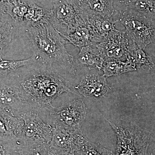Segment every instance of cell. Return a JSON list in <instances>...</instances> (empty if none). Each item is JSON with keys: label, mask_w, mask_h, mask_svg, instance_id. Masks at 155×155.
I'll use <instances>...</instances> for the list:
<instances>
[{"label": "cell", "mask_w": 155, "mask_h": 155, "mask_svg": "<svg viewBox=\"0 0 155 155\" xmlns=\"http://www.w3.org/2000/svg\"><path fill=\"white\" fill-rule=\"evenodd\" d=\"M106 61L104 52L98 44L81 48L77 55L74 56L73 73L84 68L102 70Z\"/></svg>", "instance_id": "7c38bea8"}, {"label": "cell", "mask_w": 155, "mask_h": 155, "mask_svg": "<svg viewBox=\"0 0 155 155\" xmlns=\"http://www.w3.org/2000/svg\"><path fill=\"white\" fill-rule=\"evenodd\" d=\"M26 31L34 54L41 61L58 66L72 75L74 56L67 51L66 40L51 22L27 27Z\"/></svg>", "instance_id": "7a4b0ae2"}, {"label": "cell", "mask_w": 155, "mask_h": 155, "mask_svg": "<svg viewBox=\"0 0 155 155\" xmlns=\"http://www.w3.org/2000/svg\"><path fill=\"white\" fill-rule=\"evenodd\" d=\"M6 14H8L15 23L23 24L28 8V4L22 0L5 2Z\"/></svg>", "instance_id": "ffe728a7"}, {"label": "cell", "mask_w": 155, "mask_h": 155, "mask_svg": "<svg viewBox=\"0 0 155 155\" xmlns=\"http://www.w3.org/2000/svg\"><path fill=\"white\" fill-rule=\"evenodd\" d=\"M14 22H10L0 18V61L2 59L4 50L11 43L15 29Z\"/></svg>", "instance_id": "603a6c76"}, {"label": "cell", "mask_w": 155, "mask_h": 155, "mask_svg": "<svg viewBox=\"0 0 155 155\" xmlns=\"http://www.w3.org/2000/svg\"><path fill=\"white\" fill-rule=\"evenodd\" d=\"M39 60V56L34 53L31 57L25 60L19 61L2 60L0 61V75L4 76L8 75L22 67L34 64Z\"/></svg>", "instance_id": "7402d4cb"}, {"label": "cell", "mask_w": 155, "mask_h": 155, "mask_svg": "<svg viewBox=\"0 0 155 155\" xmlns=\"http://www.w3.org/2000/svg\"><path fill=\"white\" fill-rule=\"evenodd\" d=\"M125 60L133 64L136 69L150 70L154 67V64L151 57L132 41L128 47Z\"/></svg>", "instance_id": "2e32d148"}, {"label": "cell", "mask_w": 155, "mask_h": 155, "mask_svg": "<svg viewBox=\"0 0 155 155\" xmlns=\"http://www.w3.org/2000/svg\"><path fill=\"white\" fill-rule=\"evenodd\" d=\"M131 40L125 31L115 29L98 45L101 48L106 61H125Z\"/></svg>", "instance_id": "8fae6325"}, {"label": "cell", "mask_w": 155, "mask_h": 155, "mask_svg": "<svg viewBox=\"0 0 155 155\" xmlns=\"http://www.w3.org/2000/svg\"><path fill=\"white\" fill-rule=\"evenodd\" d=\"M49 145H25L19 141L16 152L17 155H54L51 151Z\"/></svg>", "instance_id": "d4e9b609"}, {"label": "cell", "mask_w": 155, "mask_h": 155, "mask_svg": "<svg viewBox=\"0 0 155 155\" xmlns=\"http://www.w3.org/2000/svg\"><path fill=\"white\" fill-rule=\"evenodd\" d=\"M86 15L87 22L104 39L109 34L116 29L115 24L118 22L115 19L101 16Z\"/></svg>", "instance_id": "ac0fdd59"}, {"label": "cell", "mask_w": 155, "mask_h": 155, "mask_svg": "<svg viewBox=\"0 0 155 155\" xmlns=\"http://www.w3.org/2000/svg\"><path fill=\"white\" fill-rule=\"evenodd\" d=\"M0 108L17 116L19 113L32 111L22 101L19 86L11 74L0 76Z\"/></svg>", "instance_id": "ba28073f"}, {"label": "cell", "mask_w": 155, "mask_h": 155, "mask_svg": "<svg viewBox=\"0 0 155 155\" xmlns=\"http://www.w3.org/2000/svg\"><path fill=\"white\" fill-rule=\"evenodd\" d=\"M24 122L21 141L25 145L49 144L54 127L34 111L22 112L17 115Z\"/></svg>", "instance_id": "52a82bcc"}, {"label": "cell", "mask_w": 155, "mask_h": 155, "mask_svg": "<svg viewBox=\"0 0 155 155\" xmlns=\"http://www.w3.org/2000/svg\"><path fill=\"white\" fill-rule=\"evenodd\" d=\"M17 140L5 141L0 140V155H14L17 153Z\"/></svg>", "instance_id": "484cf974"}, {"label": "cell", "mask_w": 155, "mask_h": 155, "mask_svg": "<svg viewBox=\"0 0 155 155\" xmlns=\"http://www.w3.org/2000/svg\"><path fill=\"white\" fill-rule=\"evenodd\" d=\"M75 155H114L110 150L98 143H93L86 139L74 152Z\"/></svg>", "instance_id": "cb8c5ba5"}, {"label": "cell", "mask_w": 155, "mask_h": 155, "mask_svg": "<svg viewBox=\"0 0 155 155\" xmlns=\"http://www.w3.org/2000/svg\"><path fill=\"white\" fill-rule=\"evenodd\" d=\"M120 2L147 18L155 19V0H126Z\"/></svg>", "instance_id": "44dd1931"}, {"label": "cell", "mask_w": 155, "mask_h": 155, "mask_svg": "<svg viewBox=\"0 0 155 155\" xmlns=\"http://www.w3.org/2000/svg\"><path fill=\"white\" fill-rule=\"evenodd\" d=\"M77 83L74 85V90L79 95L101 97L107 95L112 88L108 83L105 77L96 73H81Z\"/></svg>", "instance_id": "30bf717a"}, {"label": "cell", "mask_w": 155, "mask_h": 155, "mask_svg": "<svg viewBox=\"0 0 155 155\" xmlns=\"http://www.w3.org/2000/svg\"><path fill=\"white\" fill-rule=\"evenodd\" d=\"M14 155H17V153H16V154Z\"/></svg>", "instance_id": "f546056e"}, {"label": "cell", "mask_w": 155, "mask_h": 155, "mask_svg": "<svg viewBox=\"0 0 155 155\" xmlns=\"http://www.w3.org/2000/svg\"><path fill=\"white\" fill-rule=\"evenodd\" d=\"M102 70L104 77L118 76L127 72L136 71L135 67L129 61L121 60L106 61Z\"/></svg>", "instance_id": "d6986e66"}, {"label": "cell", "mask_w": 155, "mask_h": 155, "mask_svg": "<svg viewBox=\"0 0 155 155\" xmlns=\"http://www.w3.org/2000/svg\"><path fill=\"white\" fill-rule=\"evenodd\" d=\"M39 115L53 127L79 130L86 119L87 108L82 99L76 98L49 110H43Z\"/></svg>", "instance_id": "277c9868"}, {"label": "cell", "mask_w": 155, "mask_h": 155, "mask_svg": "<svg viewBox=\"0 0 155 155\" xmlns=\"http://www.w3.org/2000/svg\"><path fill=\"white\" fill-rule=\"evenodd\" d=\"M119 22L125 26L127 36L140 48L155 42V23L152 19L126 7L119 13Z\"/></svg>", "instance_id": "5b68a950"}, {"label": "cell", "mask_w": 155, "mask_h": 155, "mask_svg": "<svg viewBox=\"0 0 155 155\" xmlns=\"http://www.w3.org/2000/svg\"><path fill=\"white\" fill-rule=\"evenodd\" d=\"M62 36L67 44H72L79 49L98 44L104 40L87 22V18L86 22L78 26L74 31L68 35Z\"/></svg>", "instance_id": "9a60e30c"}, {"label": "cell", "mask_w": 155, "mask_h": 155, "mask_svg": "<svg viewBox=\"0 0 155 155\" xmlns=\"http://www.w3.org/2000/svg\"><path fill=\"white\" fill-rule=\"evenodd\" d=\"M86 139L81 129L71 130L54 127L49 145L54 155H66L75 152Z\"/></svg>", "instance_id": "9c48e42d"}, {"label": "cell", "mask_w": 155, "mask_h": 155, "mask_svg": "<svg viewBox=\"0 0 155 155\" xmlns=\"http://www.w3.org/2000/svg\"><path fill=\"white\" fill-rule=\"evenodd\" d=\"M10 74L19 86L22 101L32 111L49 110L59 107L68 101L65 94L78 95L73 88V75L40 60Z\"/></svg>", "instance_id": "6da1fadb"}, {"label": "cell", "mask_w": 155, "mask_h": 155, "mask_svg": "<svg viewBox=\"0 0 155 155\" xmlns=\"http://www.w3.org/2000/svg\"><path fill=\"white\" fill-rule=\"evenodd\" d=\"M24 127L23 120L0 108V140L5 141L21 140Z\"/></svg>", "instance_id": "4fadbf2b"}, {"label": "cell", "mask_w": 155, "mask_h": 155, "mask_svg": "<svg viewBox=\"0 0 155 155\" xmlns=\"http://www.w3.org/2000/svg\"><path fill=\"white\" fill-rule=\"evenodd\" d=\"M11 1V0H0V1H1V2H9V1Z\"/></svg>", "instance_id": "83f0119b"}, {"label": "cell", "mask_w": 155, "mask_h": 155, "mask_svg": "<svg viewBox=\"0 0 155 155\" xmlns=\"http://www.w3.org/2000/svg\"><path fill=\"white\" fill-rule=\"evenodd\" d=\"M66 155H75L74 153H69V154Z\"/></svg>", "instance_id": "f1b7e54d"}, {"label": "cell", "mask_w": 155, "mask_h": 155, "mask_svg": "<svg viewBox=\"0 0 155 155\" xmlns=\"http://www.w3.org/2000/svg\"><path fill=\"white\" fill-rule=\"evenodd\" d=\"M51 14V10L44 8L35 3H29L23 24L27 27L50 22Z\"/></svg>", "instance_id": "e0dca14e"}, {"label": "cell", "mask_w": 155, "mask_h": 155, "mask_svg": "<svg viewBox=\"0 0 155 155\" xmlns=\"http://www.w3.org/2000/svg\"><path fill=\"white\" fill-rule=\"evenodd\" d=\"M87 15L101 16L119 22V13L114 9L113 0H73Z\"/></svg>", "instance_id": "5bb4252c"}, {"label": "cell", "mask_w": 155, "mask_h": 155, "mask_svg": "<svg viewBox=\"0 0 155 155\" xmlns=\"http://www.w3.org/2000/svg\"><path fill=\"white\" fill-rule=\"evenodd\" d=\"M117 138L114 155H146L149 132L129 120H107Z\"/></svg>", "instance_id": "3957f363"}, {"label": "cell", "mask_w": 155, "mask_h": 155, "mask_svg": "<svg viewBox=\"0 0 155 155\" xmlns=\"http://www.w3.org/2000/svg\"><path fill=\"white\" fill-rule=\"evenodd\" d=\"M5 13V4L4 2L0 1V18H2Z\"/></svg>", "instance_id": "4316f807"}, {"label": "cell", "mask_w": 155, "mask_h": 155, "mask_svg": "<svg viewBox=\"0 0 155 155\" xmlns=\"http://www.w3.org/2000/svg\"><path fill=\"white\" fill-rule=\"evenodd\" d=\"M50 22L62 35L74 31L87 21V15L73 0H52Z\"/></svg>", "instance_id": "8992f818"}]
</instances>
